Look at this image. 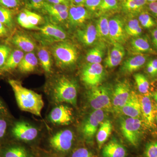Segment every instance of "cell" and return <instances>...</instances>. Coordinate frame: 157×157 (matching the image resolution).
<instances>
[{
	"label": "cell",
	"mask_w": 157,
	"mask_h": 157,
	"mask_svg": "<svg viewBox=\"0 0 157 157\" xmlns=\"http://www.w3.org/2000/svg\"><path fill=\"white\" fill-rule=\"evenodd\" d=\"M141 106V115L144 121L149 128L154 127L157 112L152 100L149 95L139 96Z\"/></svg>",
	"instance_id": "8fae6325"
},
{
	"label": "cell",
	"mask_w": 157,
	"mask_h": 157,
	"mask_svg": "<svg viewBox=\"0 0 157 157\" xmlns=\"http://www.w3.org/2000/svg\"><path fill=\"white\" fill-rule=\"evenodd\" d=\"M9 82L14 91L17 105L20 109L37 116L41 117L44 105L42 96L24 87L17 80L9 79Z\"/></svg>",
	"instance_id": "6da1fadb"
},
{
	"label": "cell",
	"mask_w": 157,
	"mask_h": 157,
	"mask_svg": "<svg viewBox=\"0 0 157 157\" xmlns=\"http://www.w3.org/2000/svg\"><path fill=\"white\" fill-rule=\"evenodd\" d=\"M19 0H0V6L7 9H14L20 6Z\"/></svg>",
	"instance_id": "ee69618b"
},
{
	"label": "cell",
	"mask_w": 157,
	"mask_h": 157,
	"mask_svg": "<svg viewBox=\"0 0 157 157\" xmlns=\"http://www.w3.org/2000/svg\"><path fill=\"white\" fill-rule=\"evenodd\" d=\"M24 56L23 52L20 49H15L11 52L5 66L1 70L7 71L15 69L18 67Z\"/></svg>",
	"instance_id": "83f0119b"
},
{
	"label": "cell",
	"mask_w": 157,
	"mask_h": 157,
	"mask_svg": "<svg viewBox=\"0 0 157 157\" xmlns=\"http://www.w3.org/2000/svg\"><path fill=\"white\" fill-rule=\"evenodd\" d=\"M151 36L153 43L157 50V27L152 30Z\"/></svg>",
	"instance_id": "681fc988"
},
{
	"label": "cell",
	"mask_w": 157,
	"mask_h": 157,
	"mask_svg": "<svg viewBox=\"0 0 157 157\" xmlns=\"http://www.w3.org/2000/svg\"><path fill=\"white\" fill-rule=\"evenodd\" d=\"M42 37L48 42H63L67 39L66 32L60 27L50 23L39 28Z\"/></svg>",
	"instance_id": "9a60e30c"
},
{
	"label": "cell",
	"mask_w": 157,
	"mask_h": 157,
	"mask_svg": "<svg viewBox=\"0 0 157 157\" xmlns=\"http://www.w3.org/2000/svg\"><path fill=\"white\" fill-rule=\"evenodd\" d=\"M45 2V0H30L28 3L27 7L29 9L38 10L43 8Z\"/></svg>",
	"instance_id": "f6af8a7d"
},
{
	"label": "cell",
	"mask_w": 157,
	"mask_h": 157,
	"mask_svg": "<svg viewBox=\"0 0 157 157\" xmlns=\"http://www.w3.org/2000/svg\"><path fill=\"white\" fill-rule=\"evenodd\" d=\"M71 157H93V155L91 152L88 149L81 147L75 150Z\"/></svg>",
	"instance_id": "b9f144b4"
},
{
	"label": "cell",
	"mask_w": 157,
	"mask_h": 157,
	"mask_svg": "<svg viewBox=\"0 0 157 157\" xmlns=\"http://www.w3.org/2000/svg\"><path fill=\"white\" fill-rule=\"evenodd\" d=\"M105 49L104 42H98L88 52L86 56V60L90 63H101L104 58Z\"/></svg>",
	"instance_id": "cb8c5ba5"
},
{
	"label": "cell",
	"mask_w": 157,
	"mask_h": 157,
	"mask_svg": "<svg viewBox=\"0 0 157 157\" xmlns=\"http://www.w3.org/2000/svg\"><path fill=\"white\" fill-rule=\"evenodd\" d=\"M120 128L123 135L132 146L137 147L142 135V122L139 118H124L120 122Z\"/></svg>",
	"instance_id": "5b68a950"
},
{
	"label": "cell",
	"mask_w": 157,
	"mask_h": 157,
	"mask_svg": "<svg viewBox=\"0 0 157 157\" xmlns=\"http://www.w3.org/2000/svg\"><path fill=\"white\" fill-rule=\"evenodd\" d=\"M154 98L155 101L157 105V90L154 94Z\"/></svg>",
	"instance_id": "f5cc1de1"
},
{
	"label": "cell",
	"mask_w": 157,
	"mask_h": 157,
	"mask_svg": "<svg viewBox=\"0 0 157 157\" xmlns=\"http://www.w3.org/2000/svg\"><path fill=\"white\" fill-rule=\"evenodd\" d=\"M24 10L27 15L29 21L33 25L37 26L38 25L42 22V17L39 14L32 12L28 9H25Z\"/></svg>",
	"instance_id": "ab89813d"
},
{
	"label": "cell",
	"mask_w": 157,
	"mask_h": 157,
	"mask_svg": "<svg viewBox=\"0 0 157 157\" xmlns=\"http://www.w3.org/2000/svg\"><path fill=\"white\" fill-rule=\"evenodd\" d=\"M0 22L9 28L12 29L14 26L12 13L9 9L0 6Z\"/></svg>",
	"instance_id": "d6a6232c"
},
{
	"label": "cell",
	"mask_w": 157,
	"mask_h": 157,
	"mask_svg": "<svg viewBox=\"0 0 157 157\" xmlns=\"http://www.w3.org/2000/svg\"><path fill=\"white\" fill-rule=\"evenodd\" d=\"M118 8L116 0H102L98 10L101 12H106L117 9Z\"/></svg>",
	"instance_id": "d590c367"
},
{
	"label": "cell",
	"mask_w": 157,
	"mask_h": 157,
	"mask_svg": "<svg viewBox=\"0 0 157 157\" xmlns=\"http://www.w3.org/2000/svg\"><path fill=\"white\" fill-rule=\"evenodd\" d=\"M102 0H86L84 4L86 8L90 11H94L98 9Z\"/></svg>",
	"instance_id": "7bdbcfd3"
},
{
	"label": "cell",
	"mask_w": 157,
	"mask_h": 157,
	"mask_svg": "<svg viewBox=\"0 0 157 157\" xmlns=\"http://www.w3.org/2000/svg\"><path fill=\"white\" fill-rule=\"evenodd\" d=\"M125 31L128 36L134 37L140 36L142 33V27L140 24L138 19L129 20L124 24Z\"/></svg>",
	"instance_id": "f546056e"
},
{
	"label": "cell",
	"mask_w": 157,
	"mask_h": 157,
	"mask_svg": "<svg viewBox=\"0 0 157 157\" xmlns=\"http://www.w3.org/2000/svg\"><path fill=\"white\" fill-rule=\"evenodd\" d=\"M6 26L0 22V37L6 36L8 33V30Z\"/></svg>",
	"instance_id": "f907efd6"
},
{
	"label": "cell",
	"mask_w": 157,
	"mask_h": 157,
	"mask_svg": "<svg viewBox=\"0 0 157 157\" xmlns=\"http://www.w3.org/2000/svg\"><path fill=\"white\" fill-rule=\"evenodd\" d=\"M4 157H30L25 149L21 146L10 147L5 151Z\"/></svg>",
	"instance_id": "836d02e7"
},
{
	"label": "cell",
	"mask_w": 157,
	"mask_h": 157,
	"mask_svg": "<svg viewBox=\"0 0 157 157\" xmlns=\"http://www.w3.org/2000/svg\"><path fill=\"white\" fill-rule=\"evenodd\" d=\"M7 128V122L5 120L0 118V139H2L6 134Z\"/></svg>",
	"instance_id": "bcb514c9"
},
{
	"label": "cell",
	"mask_w": 157,
	"mask_h": 157,
	"mask_svg": "<svg viewBox=\"0 0 157 157\" xmlns=\"http://www.w3.org/2000/svg\"><path fill=\"white\" fill-rule=\"evenodd\" d=\"M147 60V56L144 54L135 55L124 62L121 71L125 74H130L139 70L144 66Z\"/></svg>",
	"instance_id": "ffe728a7"
},
{
	"label": "cell",
	"mask_w": 157,
	"mask_h": 157,
	"mask_svg": "<svg viewBox=\"0 0 157 157\" xmlns=\"http://www.w3.org/2000/svg\"><path fill=\"white\" fill-rule=\"evenodd\" d=\"M127 155L126 149L116 139L109 141L102 149L103 157H126Z\"/></svg>",
	"instance_id": "44dd1931"
},
{
	"label": "cell",
	"mask_w": 157,
	"mask_h": 157,
	"mask_svg": "<svg viewBox=\"0 0 157 157\" xmlns=\"http://www.w3.org/2000/svg\"><path fill=\"white\" fill-rule=\"evenodd\" d=\"M23 1H25V2H28V3L29 2L30 0H23Z\"/></svg>",
	"instance_id": "9f6ffc18"
},
{
	"label": "cell",
	"mask_w": 157,
	"mask_h": 157,
	"mask_svg": "<svg viewBox=\"0 0 157 157\" xmlns=\"http://www.w3.org/2000/svg\"><path fill=\"white\" fill-rule=\"evenodd\" d=\"M52 53L56 64L59 67H69L76 63L78 52L75 45L70 42H58L52 47Z\"/></svg>",
	"instance_id": "3957f363"
},
{
	"label": "cell",
	"mask_w": 157,
	"mask_h": 157,
	"mask_svg": "<svg viewBox=\"0 0 157 157\" xmlns=\"http://www.w3.org/2000/svg\"><path fill=\"white\" fill-rule=\"evenodd\" d=\"M12 42L20 50L25 52H31L35 48V43L30 37L26 34L17 33L12 37Z\"/></svg>",
	"instance_id": "603a6c76"
},
{
	"label": "cell",
	"mask_w": 157,
	"mask_h": 157,
	"mask_svg": "<svg viewBox=\"0 0 157 157\" xmlns=\"http://www.w3.org/2000/svg\"><path fill=\"white\" fill-rule=\"evenodd\" d=\"M12 134L17 139L25 141H30L36 139L38 131L35 127L25 122H18L12 130Z\"/></svg>",
	"instance_id": "2e32d148"
},
{
	"label": "cell",
	"mask_w": 157,
	"mask_h": 157,
	"mask_svg": "<svg viewBox=\"0 0 157 157\" xmlns=\"http://www.w3.org/2000/svg\"><path fill=\"white\" fill-rule=\"evenodd\" d=\"M4 109V106H3L2 103L0 101V112H2Z\"/></svg>",
	"instance_id": "db71d44e"
},
{
	"label": "cell",
	"mask_w": 157,
	"mask_h": 157,
	"mask_svg": "<svg viewBox=\"0 0 157 157\" xmlns=\"http://www.w3.org/2000/svg\"><path fill=\"white\" fill-rule=\"evenodd\" d=\"M130 46L135 55L155 53L146 37H135L131 40Z\"/></svg>",
	"instance_id": "7402d4cb"
},
{
	"label": "cell",
	"mask_w": 157,
	"mask_h": 157,
	"mask_svg": "<svg viewBox=\"0 0 157 157\" xmlns=\"http://www.w3.org/2000/svg\"><path fill=\"white\" fill-rule=\"evenodd\" d=\"M120 113L128 117H140L141 115V112L139 95L132 91L128 101L121 108Z\"/></svg>",
	"instance_id": "d6986e66"
},
{
	"label": "cell",
	"mask_w": 157,
	"mask_h": 157,
	"mask_svg": "<svg viewBox=\"0 0 157 157\" xmlns=\"http://www.w3.org/2000/svg\"><path fill=\"white\" fill-rule=\"evenodd\" d=\"M116 1H117V2H118V1H122V0H116Z\"/></svg>",
	"instance_id": "680465c9"
},
{
	"label": "cell",
	"mask_w": 157,
	"mask_h": 157,
	"mask_svg": "<svg viewBox=\"0 0 157 157\" xmlns=\"http://www.w3.org/2000/svg\"><path fill=\"white\" fill-rule=\"evenodd\" d=\"M17 21L20 25L24 28L29 29L39 30V27L33 25L29 22L24 10L20 13L17 17Z\"/></svg>",
	"instance_id": "8d00e7d4"
},
{
	"label": "cell",
	"mask_w": 157,
	"mask_h": 157,
	"mask_svg": "<svg viewBox=\"0 0 157 157\" xmlns=\"http://www.w3.org/2000/svg\"><path fill=\"white\" fill-rule=\"evenodd\" d=\"M147 2L150 3L153 2H157V0H146Z\"/></svg>",
	"instance_id": "11a10c76"
},
{
	"label": "cell",
	"mask_w": 157,
	"mask_h": 157,
	"mask_svg": "<svg viewBox=\"0 0 157 157\" xmlns=\"http://www.w3.org/2000/svg\"><path fill=\"white\" fill-rule=\"evenodd\" d=\"M47 2L53 4H60L70 6V0H46Z\"/></svg>",
	"instance_id": "7dc6e473"
},
{
	"label": "cell",
	"mask_w": 157,
	"mask_h": 157,
	"mask_svg": "<svg viewBox=\"0 0 157 157\" xmlns=\"http://www.w3.org/2000/svg\"><path fill=\"white\" fill-rule=\"evenodd\" d=\"M132 91L130 83L126 80L116 85L111 96L113 111L121 112V108L128 101Z\"/></svg>",
	"instance_id": "52a82bcc"
},
{
	"label": "cell",
	"mask_w": 157,
	"mask_h": 157,
	"mask_svg": "<svg viewBox=\"0 0 157 157\" xmlns=\"http://www.w3.org/2000/svg\"><path fill=\"white\" fill-rule=\"evenodd\" d=\"M109 20L106 16L99 18L96 23V27L100 42H110L109 36Z\"/></svg>",
	"instance_id": "4316f807"
},
{
	"label": "cell",
	"mask_w": 157,
	"mask_h": 157,
	"mask_svg": "<svg viewBox=\"0 0 157 157\" xmlns=\"http://www.w3.org/2000/svg\"><path fill=\"white\" fill-rule=\"evenodd\" d=\"M38 56L43 70L46 73H50L52 69V59L48 49L44 46L39 47L38 48Z\"/></svg>",
	"instance_id": "f1b7e54d"
},
{
	"label": "cell",
	"mask_w": 157,
	"mask_h": 157,
	"mask_svg": "<svg viewBox=\"0 0 157 157\" xmlns=\"http://www.w3.org/2000/svg\"><path fill=\"white\" fill-rule=\"evenodd\" d=\"M55 21L63 22L68 19L69 6L45 2L42 8Z\"/></svg>",
	"instance_id": "e0dca14e"
},
{
	"label": "cell",
	"mask_w": 157,
	"mask_h": 157,
	"mask_svg": "<svg viewBox=\"0 0 157 157\" xmlns=\"http://www.w3.org/2000/svg\"><path fill=\"white\" fill-rule=\"evenodd\" d=\"M138 20L141 26L144 29H150L156 25L154 20L147 12H141L138 16Z\"/></svg>",
	"instance_id": "e575fe53"
},
{
	"label": "cell",
	"mask_w": 157,
	"mask_h": 157,
	"mask_svg": "<svg viewBox=\"0 0 157 157\" xmlns=\"http://www.w3.org/2000/svg\"><path fill=\"white\" fill-rule=\"evenodd\" d=\"M86 0H71L72 4L77 6H84Z\"/></svg>",
	"instance_id": "816d5d0a"
},
{
	"label": "cell",
	"mask_w": 157,
	"mask_h": 157,
	"mask_svg": "<svg viewBox=\"0 0 157 157\" xmlns=\"http://www.w3.org/2000/svg\"><path fill=\"white\" fill-rule=\"evenodd\" d=\"M104 77V67L101 63L84 65L81 72V78L85 84L93 87L99 86Z\"/></svg>",
	"instance_id": "8992f818"
},
{
	"label": "cell",
	"mask_w": 157,
	"mask_h": 157,
	"mask_svg": "<svg viewBox=\"0 0 157 157\" xmlns=\"http://www.w3.org/2000/svg\"><path fill=\"white\" fill-rule=\"evenodd\" d=\"M74 137V134L72 131L63 130L52 136L49 140V143L52 147L56 150L67 152L72 147Z\"/></svg>",
	"instance_id": "9c48e42d"
},
{
	"label": "cell",
	"mask_w": 157,
	"mask_h": 157,
	"mask_svg": "<svg viewBox=\"0 0 157 157\" xmlns=\"http://www.w3.org/2000/svg\"><path fill=\"white\" fill-rule=\"evenodd\" d=\"M52 90L54 99L56 102L76 105L78 87L75 80L62 76L56 79Z\"/></svg>",
	"instance_id": "7a4b0ae2"
},
{
	"label": "cell",
	"mask_w": 157,
	"mask_h": 157,
	"mask_svg": "<svg viewBox=\"0 0 157 157\" xmlns=\"http://www.w3.org/2000/svg\"><path fill=\"white\" fill-rule=\"evenodd\" d=\"M11 52V48L9 46L0 45V69H2L5 66Z\"/></svg>",
	"instance_id": "f35d334b"
},
{
	"label": "cell",
	"mask_w": 157,
	"mask_h": 157,
	"mask_svg": "<svg viewBox=\"0 0 157 157\" xmlns=\"http://www.w3.org/2000/svg\"><path fill=\"white\" fill-rule=\"evenodd\" d=\"M48 118L51 122L55 124L68 125L73 120V111L71 108L67 106L60 105L52 110Z\"/></svg>",
	"instance_id": "7c38bea8"
},
{
	"label": "cell",
	"mask_w": 157,
	"mask_h": 157,
	"mask_svg": "<svg viewBox=\"0 0 157 157\" xmlns=\"http://www.w3.org/2000/svg\"><path fill=\"white\" fill-rule=\"evenodd\" d=\"M105 111L101 109L94 110L84 122L82 132L84 138L88 141H91L97 133L98 127L104 121Z\"/></svg>",
	"instance_id": "ba28073f"
},
{
	"label": "cell",
	"mask_w": 157,
	"mask_h": 157,
	"mask_svg": "<svg viewBox=\"0 0 157 157\" xmlns=\"http://www.w3.org/2000/svg\"><path fill=\"white\" fill-rule=\"evenodd\" d=\"M146 0H124L125 10L131 13L140 12L146 5Z\"/></svg>",
	"instance_id": "4dcf8cb0"
},
{
	"label": "cell",
	"mask_w": 157,
	"mask_h": 157,
	"mask_svg": "<svg viewBox=\"0 0 157 157\" xmlns=\"http://www.w3.org/2000/svg\"><path fill=\"white\" fill-rule=\"evenodd\" d=\"M144 157H157V140L147 144L144 152Z\"/></svg>",
	"instance_id": "74e56055"
},
{
	"label": "cell",
	"mask_w": 157,
	"mask_h": 157,
	"mask_svg": "<svg viewBox=\"0 0 157 157\" xmlns=\"http://www.w3.org/2000/svg\"><path fill=\"white\" fill-rule=\"evenodd\" d=\"M70 2H71V0H70Z\"/></svg>",
	"instance_id": "91938a15"
},
{
	"label": "cell",
	"mask_w": 157,
	"mask_h": 157,
	"mask_svg": "<svg viewBox=\"0 0 157 157\" xmlns=\"http://www.w3.org/2000/svg\"><path fill=\"white\" fill-rule=\"evenodd\" d=\"M156 120L157 121V113L156 114Z\"/></svg>",
	"instance_id": "6f0895ef"
},
{
	"label": "cell",
	"mask_w": 157,
	"mask_h": 157,
	"mask_svg": "<svg viewBox=\"0 0 157 157\" xmlns=\"http://www.w3.org/2000/svg\"><path fill=\"white\" fill-rule=\"evenodd\" d=\"M113 129L112 123L110 121H104L101 124L96 135L98 147L101 148L108 140L111 135Z\"/></svg>",
	"instance_id": "484cf974"
},
{
	"label": "cell",
	"mask_w": 157,
	"mask_h": 157,
	"mask_svg": "<svg viewBox=\"0 0 157 157\" xmlns=\"http://www.w3.org/2000/svg\"><path fill=\"white\" fill-rule=\"evenodd\" d=\"M134 78L140 93L142 94H147L149 89V83L146 77L141 73H137L134 75Z\"/></svg>",
	"instance_id": "1f68e13d"
},
{
	"label": "cell",
	"mask_w": 157,
	"mask_h": 157,
	"mask_svg": "<svg viewBox=\"0 0 157 157\" xmlns=\"http://www.w3.org/2000/svg\"><path fill=\"white\" fill-rule=\"evenodd\" d=\"M76 36L79 42L85 46L95 45L98 43L97 42L100 41L96 25L93 23L88 24L78 29Z\"/></svg>",
	"instance_id": "4fadbf2b"
},
{
	"label": "cell",
	"mask_w": 157,
	"mask_h": 157,
	"mask_svg": "<svg viewBox=\"0 0 157 157\" xmlns=\"http://www.w3.org/2000/svg\"><path fill=\"white\" fill-rule=\"evenodd\" d=\"M90 17V11L83 6L71 4L69 9L68 20L73 27L82 26Z\"/></svg>",
	"instance_id": "5bb4252c"
},
{
	"label": "cell",
	"mask_w": 157,
	"mask_h": 157,
	"mask_svg": "<svg viewBox=\"0 0 157 157\" xmlns=\"http://www.w3.org/2000/svg\"><path fill=\"white\" fill-rule=\"evenodd\" d=\"M148 7L151 12L157 17V2L149 3Z\"/></svg>",
	"instance_id": "c3c4849f"
},
{
	"label": "cell",
	"mask_w": 157,
	"mask_h": 157,
	"mask_svg": "<svg viewBox=\"0 0 157 157\" xmlns=\"http://www.w3.org/2000/svg\"><path fill=\"white\" fill-rule=\"evenodd\" d=\"M146 71L150 76L157 77V59L149 61L146 66Z\"/></svg>",
	"instance_id": "60d3db41"
},
{
	"label": "cell",
	"mask_w": 157,
	"mask_h": 157,
	"mask_svg": "<svg viewBox=\"0 0 157 157\" xmlns=\"http://www.w3.org/2000/svg\"><path fill=\"white\" fill-rule=\"evenodd\" d=\"M38 64V60L36 55L33 52H28L24 56L18 67L22 73H30L36 68Z\"/></svg>",
	"instance_id": "d4e9b609"
},
{
	"label": "cell",
	"mask_w": 157,
	"mask_h": 157,
	"mask_svg": "<svg viewBox=\"0 0 157 157\" xmlns=\"http://www.w3.org/2000/svg\"><path fill=\"white\" fill-rule=\"evenodd\" d=\"M104 60L107 67L112 68L117 67L121 63L125 55V51L122 44L114 43Z\"/></svg>",
	"instance_id": "ac0fdd59"
},
{
	"label": "cell",
	"mask_w": 157,
	"mask_h": 157,
	"mask_svg": "<svg viewBox=\"0 0 157 157\" xmlns=\"http://www.w3.org/2000/svg\"><path fill=\"white\" fill-rule=\"evenodd\" d=\"M109 36L110 42L113 44H123L126 42L128 36L124 29V23L121 17L116 16L109 20Z\"/></svg>",
	"instance_id": "30bf717a"
},
{
	"label": "cell",
	"mask_w": 157,
	"mask_h": 157,
	"mask_svg": "<svg viewBox=\"0 0 157 157\" xmlns=\"http://www.w3.org/2000/svg\"><path fill=\"white\" fill-rule=\"evenodd\" d=\"M88 101L94 110L107 112L113 111L110 90L105 86H98L92 87L87 94Z\"/></svg>",
	"instance_id": "277c9868"
}]
</instances>
